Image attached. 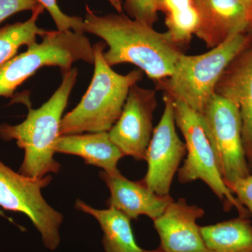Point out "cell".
<instances>
[{"mask_svg":"<svg viewBox=\"0 0 252 252\" xmlns=\"http://www.w3.org/2000/svg\"><path fill=\"white\" fill-rule=\"evenodd\" d=\"M244 1L252 6V0H244Z\"/></svg>","mask_w":252,"mask_h":252,"instance_id":"obj_26","label":"cell"},{"mask_svg":"<svg viewBox=\"0 0 252 252\" xmlns=\"http://www.w3.org/2000/svg\"><path fill=\"white\" fill-rule=\"evenodd\" d=\"M200 14L195 36L209 49L252 27V6L244 0H195Z\"/></svg>","mask_w":252,"mask_h":252,"instance_id":"obj_12","label":"cell"},{"mask_svg":"<svg viewBox=\"0 0 252 252\" xmlns=\"http://www.w3.org/2000/svg\"><path fill=\"white\" fill-rule=\"evenodd\" d=\"M52 179L51 175L43 178L27 177L0 160V207L26 215L40 233L46 248L54 251L61 243L63 216L50 206L41 194V189Z\"/></svg>","mask_w":252,"mask_h":252,"instance_id":"obj_8","label":"cell"},{"mask_svg":"<svg viewBox=\"0 0 252 252\" xmlns=\"http://www.w3.org/2000/svg\"><path fill=\"white\" fill-rule=\"evenodd\" d=\"M207 248L212 252H252V225L249 217L200 226Z\"/></svg>","mask_w":252,"mask_h":252,"instance_id":"obj_17","label":"cell"},{"mask_svg":"<svg viewBox=\"0 0 252 252\" xmlns=\"http://www.w3.org/2000/svg\"><path fill=\"white\" fill-rule=\"evenodd\" d=\"M77 76L76 67L63 73L61 85L45 103L38 109L29 107L26 119L21 124L0 126L1 140H15L24 150L19 173L32 178H43L61 170V164L54 159L55 144L61 136L63 114Z\"/></svg>","mask_w":252,"mask_h":252,"instance_id":"obj_2","label":"cell"},{"mask_svg":"<svg viewBox=\"0 0 252 252\" xmlns=\"http://www.w3.org/2000/svg\"><path fill=\"white\" fill-rule=\"evenodd\" d=\"M84 28L108 46L103 56L110 67L122 63L135 64L154 83L170 77L183 54L166 32H158L121 13L99 16L86 6Z\"/></svg>","mask_w":252,"mask_h":252,"instance_id":"obj_1","label":"cell"},{"mask_svg":"<svg viewBox=\"0 0 252 252\" xmlns=\"http://www.w3.org/2000/svg\"><path fill=\"white\" fill-rule=\"evenodd\" d=\"M201 207L189 205L185 198L175 200L161 216L154 220L161 252H212L207 248L197 220L203 217Z\"/></svg>","mask_w":252,"mask_h":252,"instance_id":"obj_11","label":"cell"},{"mask_svg":"<svg viewBox=\"0 0 252 252\" xmlns=\"http://www.w3.org/2000/svg\"><path fill=\"white\" fill-rule=\"evenodd\" d=\"M157 91L134 84L127 94L120 117L108 132L111 140L125 157L145 160L154 130V113L158 106Z\"/></svg>","mask_w":252,"mask_h":252,"instance_id":"obj_10","label":"cell"},{"mask_svg":"<svg viewBox=\"0 0 252 252\" xmlns=\"http://www.w3.org/2000/svg\"><path fill=\"white\" fill-rule=\"evenodd\" d=\"M103 43L94 44V73L80 102L63 117L60 135L109 132L120 117L130 88L144 77L140 69L126 74L113 70L105 60Z\"/></svg>","mask_w":252,"mask_h":252,"instance_id":"obj_3","label":"cell"},{"mask_svg":"<svg viewBox=\"0 0 252 252\" xmlns=\"http://www.w3.org/2000/svg\"><path fill=\"white\" fill-rule=\"evenodd\" d=\"M159 11L165 15L166 32L182 49L189 45L200 26V14L195 0H160Z\"/></svg>","mask_w":252,"mask_h":252,"instance_id":"obj_18","label":"cell"},{"mask_svg":"<svg viewBox=\"0 0 252 252\" xmlns=\"http://www.w3.org/2000/svg\"><path fill=\"white\" fill-rule=\"evenodd\" d=\"M215 94L238 106L245 155L252 168V38L217 83Z\"/></svg>","mask_w":252,"mask_h":252,"instance_id":"obj_13","label":"cell"},{"mask_svg":"<svg viewBox=\"0 0 252 252\" xmlns=\"http://www.w3.org/2000/svg\"><path fill=\"white\" fill-rule=\"evenodd\" d=\"M252 216V174L227 186Z\"/></svg>","mask_w":252,"mask_h":252,"instance_id":"obj_23","label":"cell"},{"mask_svg":"<svg viewBox=\"0 0 252 252\" xmlns=\"http://www.w3.org/2000/svg\"><path fill=\"white\" fill-rule=\"evenodd\" d=\"M251 39L248 32L240 33L205 54L181 55L171 75L155 83L156 90L200 114L215 94L225 69Z\"/></svg>","mask_w":252,"mask_h":252,"instance_id":"obj_4","label":"cell"},{"mask_svg":"<svg viewBox=\"0 0 252 252\" xmlns=\"http://www.w3.org/2000/svg\"><path fill=\"white\" fill-rule=\"evenodd\" d=\"M99 177L110 192L107 205L123 212L130 220H137L141 215L155 220L174 200L170 195L154 193L142 180L132 182L121 173L110 175L102 171Z\"/></svg>","mask_w":252,"mask_h":252,"instance_id":"obj_14","label":"cell"},{"mask_svg":"<svg viewBox=\"0 0 252 252\" xmlns=\"http://www.w3.org/2000/svg\"><path fill=\"white\" fill-rule=\"evenodd\" d=\"M41 42L32 43L22 54L0 65V97H12L28 78L44 67H58L63 73L79 61L94 63V45L83 33L50 31Z\"/></svg>","mask_w":252,"mask_h":252,"instance_id":"obj_5","label":"cell"},{"mask_svg":"<svg viewBox=\"0 0 252 252\" xmlns=\"http://www.w3.org/2000/svg\"><path fill=\"white\" fill-rule=\"evenodd\" d=\"M248 33L249 34H250V36H252V27L250 28V30H249Z\"/></svg>","mask_w":252,"mask_h":252,"instance_id":"obj_27","label":"cell"},{"mask_svg":"<svg viewBox=\"0 0 252 252\" xmlns=\"http://www.w3.org/2000/svg\"><path fill=\"white\" fill-rule=\"evenodd\" d=\"M54 150L56 153L81 157L87 165L103 169L110 175L121 173L118 163L125 157L111 140L108 132L61 135L55 144Z\"/></svg>","mask_w":252,"mask_h":252,"instance_id":"obj_15","label":"cell"},{"mask_svg":"<svg viewBox=\"0 0 252 252\" xmlns=\"http://www.w3.org/2000/svg\"><path fill=\"white\" fill-rule=\"evenodd\" d=\"M78 210L90 215L98 221L103 232L102 245L105 252H143L136 242L130 220L114 207L97 210L78 200Z\"/></svg>","mask_w":252,"mask_h":252,"instance_id":"obj_16","label":"cell"},{"mask_svg":"<svg viewBox=\"0 0 252 252\" xmlns=\"http://www.w3.org/2000/svg\"><path fill=\"white\" fill-rule=\"evenodd\" d=\"M174 107L176 125L182 132L187 147V158L177 172L179 182L188 184L203 181L220 199L225 211L235 208L239 216L250 217V212L230 191L220 175L198 113L178 101H174Z\"/></svg>","mask_w":252,"mask_h":252,"instance_id":"obj_6","label":"cell"},{"mask_svg":"<svg viewBox=\"0 0 252 252\" xmlns=\"http://www.w3.org/2000/svg\"><path fill=\"white\" fill-rule=\"evenodd\" d=\"M38 2L44 6L54 20L58 31H73L85 34L84 28V19L79 16H71L64 14L59 7L57 0H37ZM118 9L121 6L117 0H109Z\"/></svg>","mask_w":252,"mask_h":252,"instance_id":"obj_20","label":"cell"},{"mask_svg":"<svg viewBox=\"0 0 252 252\" xmlns=\"http://www.w3.org/2000/svg\"><path fill=\"white\" fill-rule=\"evenodd\" d=\"M40 5L37 0H0V24L18 13L32 12Z\"/></svg>","mask_w":252,"mask_h":252,"instance_id":"obj_22","label":"cell"},{"mask_svg":"<svg viewBox=\"0 0 252 252\" xmlns=\"http://www.w3.org/2000/svg\"><path fill=\"white\" fill-rule=\"evenodd\" d=\"M199 115L225 185L250 175L238 106L215 94Z\"/></svg>","mask_w":252,"mask_h":252,"instance_id":"obj_7","label":"cell"},{"mask_svg":"<svg viewBox=\"0 0 252 252\" xmlns=\"http://www.w3.org/2000/svg\"><path fill=\"white\" fill-rule=\"evenodd\" d=\"M44 9L40 5L32 12L31 18L27 21L0 28V65L16 56L21 46H29L36 41L38 36L41 37L47 32L36 25L38 18Z\"/></svg>","mask_w":252,"mask_h":252,"instance_id":"obj_19","label":"cell"},{"mask_svg":"<svg viewBox=\"0 0 252 252\" xmlns=\"http://www.w3.org/2000/svg\"><path fill=\"white\" fill-rule=\"evenodd\" d=\"M0 216L4 217H5V218H6L7 219V220H9L10 221H12V220H10V219L8 218V217L4 215V212H3L2 210H0Z\"/></svg>","mask_w":252,"mask_h":252,"instance_id":"obj_24","label":"cell"},{"mask_svg":"<svg viewBox=\"0 0 252 252\" xmlns=\"http://www.w3.org/2000/svg\"><path fill=\"white\" fill-rule=\"evenodd\" d=\"M143 252H160V250H158V249H157V250H151V251H145V250H144Z\"/></svg>","mask_w":252,"mask_h":252,"instance_id":"obj_25","label":"cell"},{"mask_svg":"<svg viewBox=\"0 0 252 252\" xmlns=\"http://www.w3.org/2000/svg\"><path fill=\"white\" fill-rule=\"evenodd\" d=\"M160 0H126L124 4L129 17L154 27L158 21Z\"/></svg>","mask_w":252,"mask_h":252,"instance_id":"obj_21","label":"cell"},{"mask_svg":"<svg viewBox=\"0 0 252 252\" xmlns=\"http://www.w3.org/2000/svg\"><path fill=\"white\" fill-rule=\"evenodd\" d=\"M163 100V113L149 142L145 157L148 169L142 180L159 195H170L174 177L187 155L185 142L176 130L174 101L166 95Z\"/></svg>","mask_w":252,"mask_h":252,"instance_id":"obj_9","label":"cell"}]
</instances>
